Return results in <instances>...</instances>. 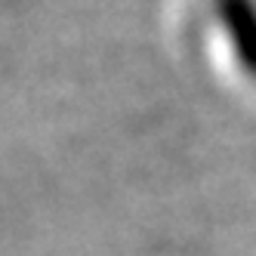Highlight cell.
<instances>
[{"label":"cell","mask_w":256,"mask_h":256,"mask_svg":"<svg viewBox=\"0 0 256 256\" xmlns=\"http://www.w3.org/2000/svg\"><path fill=\"white\" fill-rule=\"evenodd\" d=\"M241 71L256 80V0H210Z\"/></svg>","instance_id":"1"}]
</instances>
